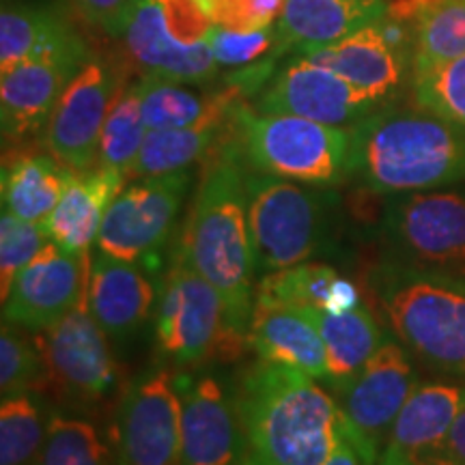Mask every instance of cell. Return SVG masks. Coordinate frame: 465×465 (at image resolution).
Returning <instances> with one entry per match:
<instances>
[{"mask_svg": "<svg viewBox=\"0 0 465 465\" xmlns=\"http://www.w3.org/2000/svg\"><path fill=\"white\" fill-rule=\"evenodd\" d=\"M246 158L235 132L207 155L177 252L218 291L231 353L248 342L254 257L248 231Z\"/></svg>", "mask_w": 465, "mask_h": 465, "instance_id": "cell-1", "label": "cell"}, {"mask_svg": "<svg viewBox=\"0 0 465 465\" xmlns=\"http://www.w3.org/2000/svg\"><path fill=\"white\" fill-rule=\"evenodd\" d=\"M246 465H325L341 433L339 403L311 375L257 360L232 392Z\"/></svg>", "mask_w": 465, "mask_h": 465, "instance_id": "cell-2", "label": "cell"}, {"mask_svg": "<svg viewBox=\"0 0 465 465\" xmlns=\"http://www.w3.org/2000/svg\"><path fill=\"white\" fill-rule=\"evenodd\" d=\"M351 132L349 179L375 194L465 183V127L427 110L381 106Z\"/></svg>", "mask_w": 465, "mask_h": 465, "instance_id": "cell-3", "label": "cell"}, {"mask_svg": "<svg viewBox=\"0 0 465 465\" xmlns=\"http://www.w3.org/2000/svg\"><path fill=\"white\" fill-rule=\"evenodd\" d=\"M364 289L418 362L465 383V281L381 261L366 274Z\"/></svg>", "mask_w": 465, "mask_h": 465, "instance_id": "cell-4", "label": "cell"}, {"mask_svg": "<svg viewBox=\"0 0 465 465\" xmlns=\"http://www.w3.org/2000/svg\"><path fill=\"white\" fill-rule=\"evenodd\" d=\"M232 132L254 171L317 188L349 177V127H334L293 114H263L237 104Z\"/></svg>", "mask_w": 465, "mask_h": 465, "instance_id": "cell-5", "label": "cell"}, {"mask_svg": "<svg viewBox=\"0 0 465 465\" xmlns=\"http://www.w3.org/2000/svg\"><path fill=\"white\" fill-rule=\"evenodd\" d=\"M248 231L254 270L276 272L306 263L323 250L336 194L278 179L248 166Z\"/></svg>", "mask_w": 465, "mask_h": 465, "instance_id": "cell-6", "label": "cell"}, {"mask_svg": "<svg viewBox=\"0 0 465 465\" xmlns=\"http://www.w3.org/2000/svg\"><path fill=\"white\" fill-rule=\"evenodd\" d=\"M380 229L386 261L465 281V185L391 196Z\"/></svg>", "mask_w": 465, "mask_h": 465, "instance_id": "cell-7", "label": "cell"}, {"mask_svg": "<svg viewBox=\"0 0 465 465\" xmlns=\"http://www.w3.org/2000/svg\"><path fill=\"white\" fill-rule=\"evenodd\" d=\"M35 339L44 362L39 392L75 410H97L108 403L119 388V366L110 351V339L89 312L86 298Z\"/></svg>", "mask_w": 465, "mask_h": 465, "instance_id": "cell-8", "label": "cell"}, {"mask_svg": "<svg viewBox=\"0 0 465 465\" xmlns=\"http://www.w3.org/2000/svg\"><path fill=\"white\" fill-rule=\"evenodd\" d=\"M418 383L411 353L391 336L360 373L339 391L341 431L364 465H377L394 422Z\"/></svg>", "mask_w": 465, "mask_h": 465, "instance_id": "cell-9", "label": "cell"}, {"mask_svg": "<svg viewBox=\"0 0 465 465\" xmlns=\"http://www.w3.org/2000/svg\"><path fill=\"white\" fill-rule=\"evenodd\" d=\"M155 349L174 366H199L213 353H231L223 298L179 252L158 295Z\"/></svg>", "mask_w": 465, "mask_h": 465, "instance_id": "cell-10", "label": "cell"}, {"mask_svg": "<svg viewBox=\"0 0 465 465\" xmlns=\"http://www.w3.org/2000/svg\"><path fill=\"white\" fill-rule=\"evenodd\" d=\"M192 179V168H185L125 185L110 203L95 243L97 250L155 270L182 213Z\"/></svg>", "mask_w": 465, "mask_h": 465, "instance_id": "cell-11", "label": "cell"}, {"mask_svg": "<svg viewBox=\"0 0 465 465\" xmlns=\"http://www.w3.org/2000/svg\"><path fill=\"white\" fill-rule=\"evenodd\" d=\"M114 465H182V403L166 366L134 380L116 407Z\"/></svg>", "mask_w": 465, "mask_h": 465, "instance_id": "cell-12", "label": "cell"}, {"mask_svg": "<svg viewBox=\"0 0 465 465\" xmlns=\"http://www.w3.org/2000/svg\"><path fill=\"white\" fill-rule=\"evenodd\" d=\"M125 83V69L119 63L93 52L63 91L45 125V149L78 173L95 168L104 124Z\"/></svg>", "mask_w": 465, "mask_h": 465, "instance_id": "cell-13", "label": "cell"}, {"mask_svg": "<svg viewBox=\"0 0 465 465\" xmlns=\"http://www.w3.org/2000/svg\"><path fill=\"white\" fill-rule=\"evenodd\" d=\"M250 108L263 114H293L325 125L351 127L381 104L311 56L289 54L252 97Z\"/></svg>", "mask_w": 465, "mask_h": 465, "instance_id": "cell-14", "label": "cell"}, {"mask_svg": "<svg viewBox=\"0 0 465 465\" xmlns=\"http://www.w3.org/2000/svg\"><path fill=\"white\" fill-rule=\"evenodd\" d=\"M84 37L22 61L0 74V127L5 143H17L45 130L63 91L89 61Z\"/></svg>", "mask_w": 465, "mask_h": 465, "instance_id": "cell-15", "label": "cell"}, {"mask_svg": "<svg viewBox=\"0 0 465 465\" xmlns=\"http://www.w3.org/2000/svg\"><path fill=\"white\" fill-rule=\"evenodd\" d=\"M91 254H75L50 242L17 272L3 295V322L42 332L86 298Z\"/></svg>", "mask_w": 465, "mask_h": 465, "instance_id": "cell-16", "label": "cell"}, {"mask_svg": "<svg viewBox=\"0 0 465 465\" xmlns=\"http://www.w3.org/2000/svg\"><path fill=\"white\" fill-rule=\"evenodd\" d=\"M304 54L386 106L403 86L407 67H411V31L407 33V25L386 15L341 42Z\"/></svg>", "mask_w": 465, "mask_h": 465, "instance_id": "cell-17", "label": "cell"}, {"mask_svg": "<svg viewBox=\"0 0 465 465\" xmlns=\"http://www.w3.org/2000/svg\"><path fill=\"white\" fill-rule=\"evenodd\" d=\"M182 403V465H246L235 397L212 375L174 373Z\"/></svg>", "mask_w": 465, "mask_h": 465, "instance_id": "cell-18", "label": "cell"}, {"mask_svg": "<svg viewBox=\"0 0 465 465\" xmlns=\"http://www.w3.org/2000/svg\"><path fill=\"white\" fill-rule=\"evenodd\" d=\"M132 61L143 74L188 84H209L220 75L216 56L203 39H183L168 20L166 0H143L124 35Z\"/></svg>", "mask_w": 465, "mask_h": 465, "instance_id": "cell-19", "label": "cell"}, {"mask_svg": "<svg viewBox=\"0 0 465 465\" xmlns=\"http://www.w3.org/2000/svg\"><path fill=\"white\" fill-rule=\"evenodd\" d=\"M463 410V381L420 383L401 410L377 465H435Z\"/></svg>", "mask_w": 465, "mask_h": 465, "instance_id": "cell-20", "label": "cell"}, {"mask_svg": "<svg viewBox=\"0 0 465 465\" xmlns=\"http://www.w3.org/2000/svg\"><path fill=\"white\" fill-rule=\"evenodd\" d=\"M147 272L141 263L100 250L91 254L86 306L110 341L132 339L149 322L158 293Z\"/></svg>", "mask_w": 465, "mask_h": 465, "instance_id": "cell-21", "label": "cell"}, {"mask_svg": "<svg viewBox=\"0 0 465 465\" xmlns=\"http://www.w3.org/2000/svg\"><path fill=\"white\" fill-rule=\"evenodd\" d=\"M388 15V0H284L278 54H304L341 42Z\"/></svg>", "mask_w": 465, "mask_h": 465, "instance_id": "cell-22", "label": "cell"}, {"mask_svg": "<svg viewBox=\"0 0 465 465\" xmlns=\"http://www.w3.org/2000/svg\"><path fill=\"white\" fill-rule=\"evenodd\" d=\"M125 173L104 166L83 173L75 171L54 212L44 224L50 242L69 252L91 254L110 203L125 188Z\"/></svg>", "mask_w": 465, "mask_h": 465, "instance_id": "cell-23", "label": "cell"}, {"mask_svg": "<svg viewBox=\"0 0 465 465\" xmlns=\"http://www.w3.org/2000/svg\"><path fill=\"white\" fill-rule=\"evenodd\" d=\"M248 345L265 362L302 371L312 380L330 377L325 342L302 308L254 306Z\"/></svg>", "mask_w": 465, "mask_h": 465, "instance_id": "cell-24", "label": "cell"}, {"mask_svg": "<svg viewBox=\"0 0 465 465\" xmlns=\"http://www.w3.org/2000/svg\"><path fill=\"white\" fill-rule=\"evenodd\" d=\"M362 304V293L334 267L306 263L267 272L254 287V306L322 308L330 312L353 311Z\"/></svg>", "mask_w": 465, "mask_h": 465, "instance_id": "cell-25", "label": "cell"}, {"mask_svg": "<svg viewBox=\"0 0 465 465\" xmlns=\"http://www.w3.org/2000/svg\"><path fill=\"white\" fill-rule=\"evenodd\" d=\"M143 119L147 130H182L209 119L213 114L232 113L242 104L240 91L231 84L205 89L203 84L174 83L143 74L138 78Z\"/></svg>", "mask_w": 465, "mask_h": 465, "instance_id": "cell-26", "label": "cell"}, {"mask_svg": "<svg viewBox=\"0 0 465 465\" xmlns=\"http://www.w3.org/2000/svg\"><path fill=\"white\" fill-rule=\"evenodd\" d=\"M75 171L50 153H20L5 160L3 179V212L45 224L56 203L61 201L69 179Z\"/></svg>", "mask_w": 465, "mask_h": 465, "instance_id": "cell-27", "label": "cell"}, {"mask_svg": "<svg viewBox=\"0 0 465 465\" xmlns=\"http://www.w3.org/2000/svg\"><path fill=\"white\" fill-rule=\"evenodd\" d=\"M61 11L25 0H3L0 9V74L28 58L58 50L80 39Z\"/></svg>", "mask_w": 465, "mask_h": 465, "instance_id": "cell-28", "label": "cell"}, {"mask_svg": "<svg viewBox=\"0 0 465 465\" xmlns=\"http://www.w3.org/2000/svg\"><path fill=\"white\" fill-rule=\"evenodd\" d=\"M302 311L312 319L325 342L328 381L334 388L351 381L386 341L380 322L364 304L345 312H330L322 308H302Z\"/></svg>", "mask_w": 465, "mask_h": 465, "instance_id": "cell-29", "label": "cell"}, {"mask_svg": "<svg viewBox=\"0 0 465 465\" xmlns=\"http://www.w3.org/2000/svg\"><path fill=\"white\" fill-rule=\"evenodd\" d=\"M232 113L213 114L203 124L182 127V130H151L144 138L141 153L127 173V179L179 173L190 168L194 162L207 158L229 136Z\"/></svg>", "mask_w": 465, "mask_h": 465, "instance_id": "cell-30", "label": "cell"}, {"mask_svg": "<svg viewBox=\"0 0 465 465\" xmlns=\"http://www.w3.org/2000/svg\"><path fill=\"white\" fill-rule=\"evenodd\" d=\"M465 54V0H438L411 26V74Z\"/></svg>", "mask_w": 465, "mask_h": 465, "instance_id": "cell-31", "label": "cell"}, {"mask_svg": "<svg viewBox=\"0 0 465 465\" xmlns=\"http://www.w3.org/2000/svg\"><path fill=\"white\" fill-rule=\"evenodd\" d=\"M50 418L33 392H15L0 403V465H35Z\"/></svg>", "mask_w": 465, "mask_h": 465, "instance_id": "cell-32", "label": "cell"}, {"mask_svg": "<svg viewBox=\"0 0 465 465\" xmlns=\"http://www.w3.org/2000/svg\"><path fill=\"white\" fill-rule=\"evenodd\" d=\"M147 134L149 130L143 119L138 80H134V83L127 80L116 95L113 108H110L106 124H104L97 166L114 168V171L127 174L138 153H141Z\"/></svg>", "mask_w": 465, "mask_h": 465, "instance_id": "cell-33", "label": "cell"}, {"mask_svg": "<svg viewBox=\"0 0 465 465\" xmlns=\"http://www.w3.org/2000/svg\"><path fill=\"white\" fill-rule=\"evenodd\" d=\"M35 465H114V457L95 424L83 418L52 414Z\"/></svg>", "mask_w": 465, "mask_h": 465, "instance_id": "cell-34", "label": "cell"}, {"mask_svg": "<svg viewBox=\"0 0 465 465\" xmlns=\"http://www.w3.org/2000/svg\"><path fill=\"white\" fill-rule=\"evenodd\" d=\"M418 108L465 127V54L411 74Z\"/></svg>", "mask_w": 465, "mask_h": 465, "instance_id": "cell-35", "label": "cell"}, {"mask_svg": "<svg viewBox=\"0 0 465 465\" xmlns=\"http://www.w3.org/2000/svg\"><path fill=\"white\" fill-rule=\"evenodd\" d=\"M3 322L0 332V391L3 397L15 392H35L42 386L44 362L35 334Z\"/></svg>", "mask_w": 465, "mask_h": 465, "instance_id": "cell-36", "label": "cell"}, {"mask_svg": "<svg viewBox=\"0 0 465 465\" xmlns=\"http://www.w3.org/2000/svg\"><path fill=\"white\" fill-rule=\"evenodd\" d=\"M207 42L212 45L218 65L223 69H232V72L257 65L278 52L276 25L252 28V31L212 25L207 31Z\"/></svg>", "mask_w": 465, "mask_h": 465, "instance_id": "cell-37", "label": "cell"}, {"mask_svg": "<svg viewBox=\"0 0 465 465\" xmlns=\"http://www.w3.org/2000/svg\"><path fill=\"white\" fill-rule=\"evenodd\" d=\"M50 243V235L44 224L28 223L3 212L0 216V289L7 293L17 272L37 257Z\"/></svg>", "mask_w": 465, "mask_h": 465, "instance_id": "cell-38", "label": "cell"}, {"mask_svg": "<svg viewBox=\"0 0 465 465\" xmlns=\"http://www.w3.org/2000/svg\"><path fill=\"white\" fill-rule=\"evenodd\" d=\"M74 3L91 26L100 28L108 37L124 39L143 0H74Z\"/></svg>", "mask_w": 465, "mask_h": 465, "instance_id": "cell-39", "label": "cell"}, {"mask_svg": "<svg viewBox=\"0 0 465 465\" xmlns=\"http://www.w3.org/2000/svg\"><path fill=\"white\" fill-rule=\"evenodd\" d=\"M435 465H465V410L457 416Z\"/></svg>", "mask_w": 465, "mask_h": 465, "instance_id": "cell-40", "label": "cell"}, {"mask_svg": "<svg viewBox=\"0 0 465 465\" xmlns=\"http://www.w3.org/2000/svg\"><path fill=\"white\" fill-rule=\"evenodd\" d=\"M325 465H364L362 457L358 455L356 446L349 441V438L345 433H339V441H336L332 455H330L328 461H325Z\"/></svg>", "mask_w": 465, "mask_h": 465, "instance_id": "cell-41", "label": "cell"}]
</instances>
